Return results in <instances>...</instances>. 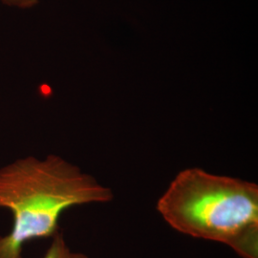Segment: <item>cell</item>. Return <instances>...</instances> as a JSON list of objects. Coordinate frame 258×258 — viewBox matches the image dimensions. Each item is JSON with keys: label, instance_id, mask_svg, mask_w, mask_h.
Instances as JSON below:
<instances>
[{"label": "cell", "instance_id": "obj_1", "mask_svg": "<svg viewBox=\"0 0 258 258\" xmlns=\"http://www.w3.org/2000/svg\"><path fill=\"white\" fill-rule=\"evenodd\" d=\"M110 187L55 154L28 156L0 168V209L12 213L13 226L0 236V258H22L33 240L52 238L61 214L76 206L109 203Z\"/></svg>", "mask_w": 258, "mask_h": 258}, {"label": "cell", "instance_id": "obj_2", "mask_svg": "<svg viewBox=\"0 0 258 258\" xmlns=\"http://www.w3.org/2000/svg\"><path fill=\"white\" fill-rule=\"evenodd\" d=\"M157 211L175 231L225 244L243 258H258V185L191 167L180 171Z\"/></svg>", "mask_w": 258, "mask_h": 258}, {"label": "cell", "instance_id": "obj_3", "mask_svg": "<svg viewBox=\"0 0 258 258\" xmlns=\"http://www.w3.org/2000/svg\"><path fill=\"white\" fill-rule=\"evenodd\" d=\"M41 258H89L85 253L73 251L67 245L61 231L52 237V242Z\"/></svg>", "mask_w": 258, "mask_h": 258}, {"label": "cell", "instance_id": "obj_4", "mask_svg": "<svg viewBox=\"0 0 258 258\" xmlns=\"http://www.w3.org/2000/svg\"><path fill=\"white\" fill-rule=\"evenodd\" d=\"M4 4L20 9H29L37 5L39 0H0Z\"/></svg>", "mask_w": 258, "mask_h": 258}]
</instances>
